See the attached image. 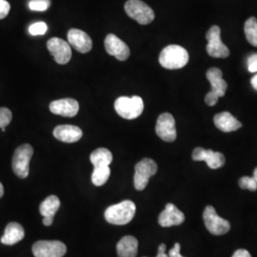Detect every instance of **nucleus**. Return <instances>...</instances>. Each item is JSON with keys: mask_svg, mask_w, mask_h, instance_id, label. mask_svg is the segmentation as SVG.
Returning a JSON list of instances; mask_svg holds the SVG:
<instances>
[{"mask_svg": "<svg viewBox=\"0 0 257 257\" xmlns=\"http://www.w3.org/2000/svg\"><path fill=\"white\" fill-rule=\"evenodd\" d=\"M137 211L136 204L131 200L112 205L105 211V219L112 225L122 226L134 219Z\"/></svg>", "mask_w": 257, "mask_h": 257, "instance_id": "nucleus-1", "label": "nucleus"}, {"mask_svg": "<svg viewBox=\"0 0 257 257\" xmlns=\"http://www.w3.org/2000/svg\"><path fill=\"white\" fill-rule=\"evenodd\" d=\"M189 58V53L183 47L170 45L162 50L159 55V63L168 70H177L188 64Z\"/></svg>", "mask_w": 257, "mask_h": 257, "instance_id": "nucleus-2", "label": "nucleus"}, {"mask_svg": "<svg viewBox=\"0 0 257 257\" xmlns=\"http://www.w3.org/2000/svg\"><path fill=\"white\" fill-rule=\"evenodd\" d=\"M114 109L122 118L136 119L142 114L144 110V103L143 99L138 95L133 97L121 96L115 100Z\"/></svg>", "mask_w": 257, "mask_h": 257, "instance_id": "nucleus-3", "label": "nucleus"}, {"mask_svg": "<svg viewBox=\"0 0 257 257\" xmlns=\"http://www.w3.org/2000/svg\"><path fill=\"white\" fill-rule=\"evenodd\" d=\"M207 78L211 83V91L207 93L205 102L208 106H214L219 97L225 95L228 84L223 79V73L218 68H211L207 72Z\"/></svg>", "mask_w": 257, "mask_h": 257, "instance_id": "nucleus-4", "label": "nucleus"}, {"mask_svg": "<svg viewBox=\"0 0 257 257\" xmlns=\"http://www.w3.org/2000/svg\"><path fill=\"white\" fill-rule=\"evenodd\" d=\"M34 155V149L30 144L19 146L13 156V171L19 178H27L30 173V161Z\"/></svg>", "mask_w": 257, "mask_h": 257, "instance_id": "nucleus-5", "label": "nucleus"}, {"mask_svg": "<svg viewBox=\"0 0 257 257\" xmlns=\"http://www.w3.org/2000/svg\"><path fill=\"white\" fill-rule=\"evenodd\" d=\"M125 12L131 19L141 25H148L155 19V13L141 0H128L125 4Z\"/></svg>", "mask_w": 257, "mask_h": 257, "instance_id": "nucleus-6", "label": "nucleus"}, {"mask_svg": "<svg viewBox=\"0 0 257 257\" xmlns=\"http://www.w3.org/2000/svg\"><path fill=\"white\" fill-rule=\"evenodd\" d=\"M157 172V164L151 158H144L136 165L134 177L135 187L138 191H143L147 187L149 180Z\"/></svg>", "mask_w": 257, "mask_h": 257, "instance_id": "nucleus-7", "label": "nucleus"}, {"mask_svg": "<svg viewBox=\"0 0 257 257\" xmlns=\"http://www.w3.org/2000/svg\"><path fill=\"white\" fill-rule=\"evenodd\" d=\"M206 38L208 40L206 49L210 56L214 58H226L230 55L229 48L221 40V30L218 26H211L207 32Z\"/></svg>", "mask_w": 257, "mask_h": 257, "instance_id": "nucleus-8", "label": "nucleus"}, {"mask_svg": "<svg viewBox=\"0 0 257 257\" xmlns=\"http://www.w3.org/2000/svg\"><path fill=\"white\" fill-rule=\"evenodd\" d=\"M203 219L207 230L214 235H223L230 230V222L217 215L212 206H207L203 212Z\"/></svg>", "mask_w": 257, "mask_h": 257, "instance_id": "nucleus-9", "label": "nucleus"}, {"mask_svg": "<svg viewBox=\"0 0 257 257\" xmlns=\"http://www.w3.org/2000/svg\"><path fill=\"white\" fill-rule=\"evenodd\" d=\"M67 252V247L63 242L57 240H40L33 246L35 257H63Z\"/></svg>", "mask_w": 257, "mask_h": 257, "instance_id": "nucleus-10", "label": "nucleus"}, {"mask_svg": "<svg viewBox=\"0 0 257 257\" xmlns=\"http://www.w3.org/2000/svg\"><path fill=\"white\" fill-rule=\"evenodd\" d=\"M50 54L54 56L55 62L58 64H67L72 58V50L69 42L58 37L51 38L47 43Z\"/></svg>", "mask_w": 257, "mask_h": 257, "instance_id": "nucleus-11", "label": "nucleus"}, {"mask_svg": "<svg viewBox=\"0 0 257 257\" xmlns=\"http://www.w3.org/2000/svg\"><path fill=\"white\" fill-rule=\"evenodd\" d=\"M156 132L163 141L174 142L177 137L174 116L169 112L160 114L156 121Z\"/></svg>", "mask_w": 257, "mask_h": 257, "instance_id": "nucleus-12", "label": "nucleus"}, {"mask_svg": "<svg viewBox=\"0 0 257 257\" xmlns=\"http://www.w3.org/2000/svg\"><path fill=\"white\" fill-rule=\"evenodd\" d=\"M194 161H205L209 168L212 170L219 169L225 164V156L221 153H216L211 150H205L203 148H195L193 152Z\"/></svg>", "mask_w": 257, "mask_h": 257, "instance_id": "nucleus-13", "label": "nucleus"}, {"mask_svg": "<svg viewBox=\"0 0 257 257\" xmlns=\"http://www.w3.org/2000/svg\"><path fill=\"white\" fill-rule=\"evenodd\" d=\"M104 45L107 53L110 55L114 56L120 61L127 60L131 54L128 45L112 34H110L106 37Z\"/></svg>", "mask_w": 257, "mask_h": 257, "instance_id": "nucleus-14", "label": "nucleus"}, {"mask_svg": "<svg viewBox=\"0 0 257 257\" xmlns=\"http://www.w3.org/2000/svg\"><path fill=\"white\" fill-rule=\"evenodd\" d=\"M185 221L183 212L172 203L166 205L164 211L159 214L158 224L163 228L181 225Z\"/></svg>", "mask_w": 257, "mask_h": 257, "instance_id": "nucleus-15", "label": "nucleus"}, {"mask_svg": "<svg viewBox=\"0 0 257 257\" xmlns=\"http://www.w3.org/2000/svg\"><path fill=\"white\" fill-rule=\"evenodd\" d=\"M50 110L64 117H74L79 110V104L74 98H63L55 100L50 104Z\"/></svg>", "mask_w": 257, "mask_h": 257, "instance_id": "nucleus-16", "label": "nucleus"}, {"mask_svg": "<svg viewBox=\"0 0 257 257\" xmlns=\"http://www.w3.org/2000/svg\"><path fill=\"white\" fill-rule=\"evenodd\" d=\"M68 42L71 46L82 54L89 53L92 48V41L85 32L78 29H72L68 33Z\"/></svg>", "mask_w": 257, "mask_h": 257, "instance_id": "nucleus-17", "label": "nucleus"}, {"mask_svg": "<svg viewBox=\"0 0 257 257\" xmlns=\"http://www.w3.org/2000/svg\"><path fill=\"white\" fill-rule=\"evenodd\" d=\"M82 136V130L74 125H59L54 130V137L64 143H75Z\"/></svg>", "mask_w": 257, "mask_h": 257, "instance_id": "nucleus-18", "label": "nucleus"}, {"mask_svg": "<svg viewBox=\"0 0 257 257\" xmlns=\"http://www.w3.org/2000/svg\"><path fill=\"white\" fill-rule=\"evenodd\" d=\"M214 125L216 128L224 133H230L242 127V123L239 122L231 113L228 111H223L214 116Z\"/></svg>", "mask_w": 257, "mask_h": 257, "instance_id": "nucleus-19", "label": "nucleus"}, {"mask_svg": "<svg viewBox=\"0 0 257 257\" xmlns=\"http://www.w3.org/2000/svg\"><path fill=\"white\" fill-rule=\"evenodd\" d=\"M25 236L24 228L17 222H11L6 229L3 236L1 237V243L7 246H12L20 242Z\"/></svg>", "mask_w": 257, "mask_h": 257, "instance_id": "nucleus-20", "label": "nucleus"}, {"mask_svg": "<svg viewBox=\"0 0 257 257\" xmlns=\"http://www.w3.org/2000/svg\"><path fill=\"white\" fill-rule=\"evenodd\" d=\"M138 249V239L132 235L122 237L116 245L118 257H137Z\"/></svg>", "mask_w": 257, "mask_h": 257, "instance_id": "nucleus-21", "label": "nucleus"}, {"mask_svg": "<svg viewBox=\"0 0 257 257\" xmlns=\"http://www.w3.org/2000/svg\"><path fill=\"white\" fill-rule=\"evenodd\" d=\"M60 208V200L55 195L48 196L40 204L39 211L43 217H54Z\"/></svg>", "mask_w": 257, "mask_h": 257, "instance_id": "nucleus-22", "label": "nucleus"}, {"mask_svg": "<svg viewBox=\"0 0 257 257\" xmlns=\"http://www.w3.org/2000/svg\"><path fill=\"white\" fill-rule=\"evenodd\" d=\"M90 160L94 168L95 167H103V166H110L112 161V155L108 149L99 148L92 152L90 156Z\"/></svg>", "mask_w": 257, "mask_h": 257, "instance_id": "nucleus-23", "label": "nucleus"}, {"mask_svg": "<svg viewBox=\"0 0 257 257\" xmlns=\"http://www.w3.org/2000/svg\"><path fill=\"white\" fill-rule=\"evenodd\" d=\"M110 175V169L109 166L95 167L92 175V182L93 185L100 187L108 181Z\"/></svg>", "mask_w": 257, "mask_h": 257, "instance_id": "nucleus-24", "label": "nucleus"}, {"mask_svg": "<svg viewBox=\"0 0 257 257\" xmlns=\"http://www.w3.org/2000/svg\"><path fill=\"white\" fill-rule=\"evenodd\" d=\"M244 31L248 43L257 48V19L249 18L245 23Z\"/></svg>", "mask_w": 257, "mask_h": 257, "instance_id": "nucleus-25", "label": "nucleus"}, {"mask_svg": "<svg viewBox=\"0 0 257 257\" xmlns=\"http://www.w3.org/2000/svg\"><path fill=\"white\" fill-rule=\"evenodd\" d=\"M239 187L243 190H248L251 192H255L257 190V182L253 177L243 176L239 179Z\"/></svg>", "mask_w": 257, "mask_h": 257, "instance_id": "nucleus-26", "label": "nucleus"}, {"mask_svg": "<svg viewBox=\"0 0 257 257\" xmlns=\"http://www.w3.org/2000/svg\"><path fill=\"white\" fill-rule=\"evenodd\" d=\"M48 26L45 22H37L29 27V33L32 36H43L46 34Z\"/></svg>", "mask_w": 257, "mask_h": 257, "instance_id": "nucleus-27", "label": "nucleus"}, {"mask_svg": "<svg viewBox=\"0 0 257 257\" xmlns=\"http://www.w3.org/2000/svg\"><path fill=\"white\" fill-rule=\"evenodd\" d=\"M13 119V113L8 108H0V128H6Z\"/></svg>", "mask_w": 257, "mask_h": 257, "instance_id": "nucleus-28", "label": "nucleus"}, {"mask_svg": "<svg viewBox=\"0 0 257 257\" xmlns=\"http://www.w3.org/2000/svg\"><path fill=\"white\" fill-rule=\"evenodd\" d=\"M50 7V2L43 1V0H32L29 3V8L32 11L37 12H44Z\"/></svg>", "mask_w": 257, "mask_h": 257, "instance_id": "nucleus-29", "label": "nucleus"}, {"mask_svg": "<svg viewBox=\"0 0 257 257\" xmlns=\"http://www.w3.org/2000/svg\"><path fill=\"white\" fill-rule=\"evenodd\" d=\"M11 5L6 0H0V19H5L9 15Z\"/></svg>", "mask_w": 257, "mask_h": 257, "instance_id": "nucleus-30", "label": "nucleus"}, {"mask_svg": "<svg viewBox=\"0 0 257 257\" xmlns=\"http://www.w3.org/2000/svg\"><path fill=\"white\" fill-rule=\"evenodd\" d=\"M248 70L250 73H257V54H252L248 56Z\"/></svg>", "mask_w": 257, "mask_h": 257, "instance_id": "nucleus-31", "label": "nucleus"}, {"mask_svg": "<svg viewBox=\"0 0 257 257\" xmlns=\"http://www.w3.org/2000/svg\"><path fill=\"white\" fill-rule=\"evenodd\" d=\"M180 248H181L180 244L179 243H175V246L170 249L168 255H169V257H184L180 253Z\"/></svg>", "mask_w": 257, "mask_h": 257, "instance_id": "nucleus-32", "label": "nucleus"}, {"mask_svg": "<svg viewBox=\"0 0 257 257\" xmlns=\"http://www.w3.org/2000/svg\"><path fill=\"white\" fill-rule=\"evenodd\" d=\"M232 257H251V255H250V253L248 252L247 249L240 248V249H237V250L233 253Z\"/></svg>", "mask_w": 257, "mask_h": 257, "instance_id": "nucleus-33", "label": "nucleus"}, {"mask_svg": "<svg viewBox=\"0 0 257 257\" xmlns=\"http://www.w3.org/2000/svg\"><path fill=\"white\" fill-rule=\"evenodd\" d=\"M166 248H167V247H166L165 244H161L158 247V252H157V255L156 257H169V255L166 253Z\"/></svg>", "mask_w": 257, "mask_h": 257, "instance_id": "nucleus-34", "label": "nucleus"}, {"mask_svg": "<svg viewBox=\"0 0 257 257\" xmlns=\"http://www.w3.org/2000/svg\"><path fill=\"white\" fill-rule=\"evenodd\" d=\"M53 223H54V217H44L43 224H44L45 226H47V227L51 226Z\"/></svg>", "mask_w": 257, "mask_h": 257, "instance_id": "nucleus-35", "label": "nucleus"}, {"mask_svg": "<svg viewBox=\"0 0 257 257\" xmlns=\"http://www.w3.org/2000/svg\"><path fill=\"white\" fill-rule=\"evenodd\" d=\"M250 83H251V85H252V87L254 88V90H256L257 91V74H255L252 78H251V80H250Z\"/></svg>", "mask_w": 257, "mask_h": 257, "instance_id": "nucleus-36", "label": "nucleus"}, {"mask_svg": "<svg viewBox=\"0 0 257 257\" xmlns=\"http://www.w3.org/2000/svg\"><path fill=\"white\" fill-rule=\"evenodd\" d=\"M3 195H4V187H3L2 183L0 182V198H1Z\"/></svg>", "mask_w": 257, "mask_h": 257, "instance_id": "nucleus-37", "label": "nucleus"}, {"mask_svg": "<svg viewBox=\"0 0 257 257\" xmlns=\"http://www.w3.org/2000/svg\"><path fill=\"white\" fill-rule=\"evenodd\" d=\"M252 177L254 178V180L257 182V168L254 170V172H253V176Z\"/></svg>", "mask_w": 257, "mask_h": 257, "instance_id": "nucleus-38", "label": "nucleus"}, {"mask_svg": "<svg viewBox=\"0 0 257 257\" xmlns=\"http://www.w3.org/2000/svg\"><path fill=\"white\" fill-rule=\"evenodd\" d=\"M43 1H47V2H50V1H49V0H43Z\"/></svg>", "mask_w": 257, "mask_h": 257, "instance_id": "nucleus-39", "label": "nucleus"}]
</instances>
